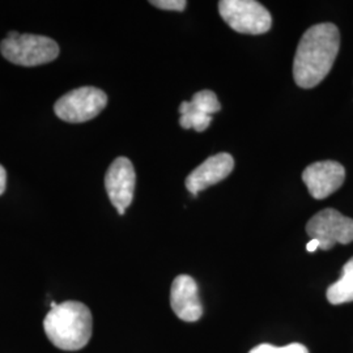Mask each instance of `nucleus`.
I'll use <instances>...</instances> for the list:
<instances>
[{
    "label": "nucleus",
    "mask_w": 353,
    "mask_h": 353,
    "mask_svg": "<svg viewBox=\"0 0 353 353\" xmlns=\"http://www.w3.org/2000/svg\"><path fill=\"white\" fill-rule=\"evenodd\" d=\"M49 341L59 350L79 351L92 336L93 318L85 303L79 301L51 303L50 312L43 319Z\"/></svg>",
    "instance_id": "2"
},
{
    "label": "nucleus",
    "mask_w": 353,
    "mask_h": 353,
    "mask_svg": "<svg viewBox=\"0 0 353 353\" xmlns=\"http://www.w3.org/2000/svg\"><path fill=\"white\" fill-rule=\"evenodd\" d=\"M0 51L11 63L36 67L57 59L59 55V46L54 39L46 36L19 34L17 37L3 39Z\"/></svg>",
    "instance_id": "3"
},
{
    "label": "nucleus",
    "mask_w": 353,
    "mask_h": 353,
    "mask_svg": "<svg viewBox=\"0 0 353 353\" xmlns=\"http://www.w3.org/2000/svg\"><path fill=\"white\" fill-rule=\"evenodd\" d=\"M6 186H7V173H6V169L0 165V195L6 191Z\"/></svg>",
    "instance_id": "15"
},
{
    "label": "nucleus",
    "mask_w": 353,
    "mask_h": 353,
    "mask_svg": "<svg viewBox=\"0 0 353 353\" xmlns=\"http://www.w3.org/2000/svg\"><path fill=\"white\" fill-rule=\"evenodd\" d=\"M319 249V242L316 240H310L306 245V250L309 252H316Z\"/></svg>",
    "instance_id": "16"
},
{
    "label": "nucleus",
    "mask_w": 353,
    "mask_h": 353,
    "mask_svg": "<svg viewBox=\"0 0 353 353\" xmlns=\"http://www.w3.org/2000/svg\"><path fill=\"white\" fill-rule=\"evenodd\" d=\"M221 110V103L212 90H201L192 96L191 101H185L179 106V125L185 130L194 128L198 132L205 131L211 122L212 114Z\"/></svg>",
    "instance_id": "9"
},
{
    "label": "nucleus",
    "mask_w": 353,
    "mask_h": 353,
    "mask_svg": "<svg viewBox=\"0 0 353 353\" xmlns=\"http://www.w3.org/2000/svg\"><path fill=\"white\" fill-rule=\"evenodd\" d=\"M341 48L338 26L323 23L303 33L293 59V77L303 89L316 87L331 71Z\"/></svg>",
    "instance_id": "1"
},
{
    "label": "nucleus",
    "mask_w": 353,
    "mask_h": 353,
    "mask_svg": "<svg viewBox=\"0 0 353 353\" xmlns=\"http://www.w3.org/2000/svg\"><path fill=\"white\" fill-rule=\"evenodd\" d=\"M170 305L176 316L185 322H196L203 316L198 285L189 275L174 279L170 290Z\"/></svg>",
    "instance_id": "11"
},
{
    "label": "nucleus",
    "mask_w": 353,
    "mask_h": 353,
    "mask_svg": "<svg viewBox=\"0 0 353 353\" xmlns=\"http://www.w3.org/2000/svg\"><path fill=\"white\" fill-rule=\"evenodd\" d=\"M249 353H309V351L303 344L293 343L285 347H275L272 344H259L255 348H252Z\"/></svg>",
    "instance_id": "13"
},
{
    "label": "nucleus",
    "mask_w": 353,
    "mask_h": 353,
    "mask_svg": "<svg viewBox=\"0 0 353 353\" xmlns=\"http://www.w3.org/2000/svg\"><path fill=\"white\" fill-rule=\"evenodd\" d=\"M108 105V96L101 89L81 87L62 96L54 105L59 119L68 123H83L96 118Z\"/></svg>",
    "instance_id": "5"
},
{
    "label": "nucleus",
    "mask_w": 353,
    "mask_h": 353,
    "mask_svg": "<svg viewBox=\"0 0 353 353\" xmlns=\"http://www.w3.org/2000/svg\"><path fill=\"white\" fill-rule=\"evenodd\" d=\"M150 3L160 10L178 11V12L185 11V8L188 6L186 0H152Z\"/></svg>",
    "instance_id": "14"
},
{
    "label": "nucleus",
    "mask_w": 353,
    "mask_h": 353,
    "mask_svg": "<svg viewBox=\"0 0 353 353\" xmlns=\"http://www.w3.org/2000/svg\"><path fill=\"white\" fill-rule=\"evenodd\" d=\"M219 12L228 26L242 34H263L272 26L271 13L255 0H221Z\"/></svg>",
    "instance_id": "4"
},
{
    "label": "nucleus",
    "mask_w": 353,
    "mask_h": 353,
    "mask_svg": "<svg viewBox=\"0 0 353 353\" xmlns=\"http://www.w3.org/2000/svg\"><path fill=\"white\" fill-rule=\"evenodd\" d=\"M234 169V159L232 154L221 152L208 157L202 165L192 170L186 178V189L196 196L198 192L208 189L225 179Z\"/></svg>",
    "instance_id": "10"
},
{
    "label": "nucleus",
    "mask_w": 353,
    "mask_h": 353,
    "mask_svg": "<svg viewBox=\"0 0 353 353\" xmlns=\"http://www.w3.org/2000/svg\"><path fill=\"white\" fill-rule=\"evenodd\" d=\"M326 296L332 305L353 301V256L343 267L341 278L328 287Z\"/></svg>",
    "instance_id": "12"
},
{
    "label": "nucleus",
    "mask_w": 353,
    "mask_h": 353,
    "mask_svg": "<svg viewBox=\"0 0 353 353\" xmlns=\"http://www.w3.org/2000/svg\"><path fill=\"white\" fill-rule=\"evenodd\" d=\"M137 174L132 163L127 157L115 159L105 176V189L110 202L119 214H125L132 203Z\"/></svg>",
    "instance_id": "7"
},
{
    "label": "nucleus",
    "mask_w": 353,
    "mask_h": 353,
    "mask_svg": "<svg viewBox=\"0 0 353 353\" xmlns=\"http://www.w3.org/2000/svg\"><path fill=\"white\" fill-rule=\"evenodd\" d=\"M306 233L312 240L319 242L321 250L326 252L336 243L348 245L353 242V219L334 208H326L309 220Z\"/></svg>",
    "instance_id": "6"
},
{
    "label": "nucleus",
    "mask_w": 353,
    "mask_h": 353,
    "mask_svg": "<svg viewBox=\"0 0 353 353\" xmlns=\"http://www.w3.org/2000/svg\"><path fill=\"white\" fill-rule=\"evenodd\" d=\"M345 179V169L336 161H318L309 165L303 173V181L314 199H325L334 194Z\"/></svg>",
    "instance_id": "8"
}]
</instances>
